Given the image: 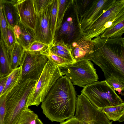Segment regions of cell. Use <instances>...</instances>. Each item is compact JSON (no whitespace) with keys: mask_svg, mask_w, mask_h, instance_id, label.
Returning a JSON list of instances; mask_svg holds the SVG:
<instances>
[{"mask_svg":"<svg viewBox=\"0 0 124 124\" xmlns=\"http://www.w3.org/2000/svg\"><path fill=\"white\" fill-rule=\"evenodd\" d=\"M77 99L73 84L66 76H63L52 87L41 108L50 121L61 123L74 116Z\"/></svg>","mask_w":124,"mask_h":124,"instance_id":"obj_1","label":"cell"},{"mask_svg":"<svg viewBox=\"0 0 124 124\" xmlns=\"http://www.w3.org/2000/svg\"><path fill=\"white\" fill-rule=\"evenodd\" d=\"M92 40L94 45L91 61L101 69L105 80L111 79L124 83V46L99 37Z\"/></svg>","mask_w":124,"mask_h":124,"instance_id":"obj_2","label":"cell"},{"mask_svg":"<svg viewBox=\"0 0 124 124\" xmlns=\"http://www.w3.org/2000/svg\"><path fill=\"white\" fill-rule=\"evenodd\" d=\"M37 81L29 79L21 81L6 95L4 124H17Z\"/></svg>","mask_w":124,"mask_h":124,"instance_id":"obj_3","label":"cell"},{"mask_svg":"<svg viewBox=\"0 0 124 124\" xmlns=\"http://www.w3.org/2000/svg\"><path fill=\"white\" fill-rule=\"evenodd\" d=\"M39 79L28 96L25 107L38 106L58 79L64 75L60 68L48 58Z\"/></svg>","mask_w":124,"mask_h":124,"instance_id":"obj_4","label":"cell"},{"mask_svg":"<svg viewBox=\"0 0 124 124\" xmlns=\"http://www.w3.org/2000/svg\"><path fill=\"white\" fill-rule=\"evenodd\" d=\"M124 20V0H115L109 8L83 32L84 39L92 40L107 29Z\"/></svg>","mask_w":124,"mask_h":124,"instance_id":"obj_5","label":"cell"},{"mask_svg":"<svg viewBox=\"0 0 124 124\" xmlns=\"http://www.w3.org/2000/svg\"><path fill=\"white\" fill-rule=\"evenodd\" d=\"M81 93L100 111L104 108L124 103L105 80L97 81L86 85L83 87Z\"/></svg>","mask_w":124,"mask_h":124,"instance_id":"obj_6","label":"cell"},{"mask_svg":"<svg viewBox=\"0 0 124 124\" xmlns=\"http://www.w3.org/2000/svg\"><path fill=\"white\" fill-rule=\"evenodd\" d=\"M115 0H75L82 33L108 9Z\"/></svg>","mask_w":124,"mask_h":124,"instance_id":"obj_7","label":"cell"},{"mask_svg":"<svg viewBox=\"0 0 124 124\" xmlns=\"http://www.w3.org/2000/svg\"><path fill=\"white\" fill-rule=\"evenodd\" d=\"M60 69L73 85L80 87H84L98 81L99 79L96 69L90 60L76 62Z\"/></svg>","mask_w":124,"mask_h":124,"instance_id":"obj_8","label":"cell"},{"mask_svg":"<svg viewBox=\"0 0 124 124\" xmlns=\"http://www.w3.org/2000/svg\"><path fill=\"white\" fill-rule=\"evenodd\" d=\"M67 16L57 31L60 39L57 41H62L70 46L83 36L79 20V15L75 0H73L68 8Z\"/></svg>","mask_w":124,"mask_h":124,"instance_id":"obj_9","label":"cell"},{"mask_svg":"<svg viewBox=\"0 0 124 124\" xmlns=\"http://www.w3.org/2000/svg\"><path fill=\"white\" fill-rule=\"evenodd\" d=\"M47 56L40 52L25 50L22 62L21 81L28 79L37 80L48 60Z\"/></svg>","mask_w":124,"mask_h":124,"instance_id":"obj_10","label":"cell"},{"mask_svg":"<svg viewBox=\"0 0 124 124\" xmlns=\"http://www.w3.org/2000/svg\"><path fill=\"white\" fill-rule=\"evenodd\" d=\"M74 117L83 124H112L105 115L98 110L87 99L76 105Z\"/></svg>","mask_w":124,"mask_h":124,"instance_id":"obj_11","label":"cell"},{"mask_svg":"<svg viewBox=\"0 0 124 124\" xmlns=\"http://www.w3.org/2000/svg\"><path fill=\"white\" fill-rule=\"evenodd\" d=\"M52 3L38 14L34 31L36 41L50 46L53 43L54 40L49 22Z\"/></svg>","mask_w":124,"mask_h":124,"instance_id":"obj_12","label":"cell"},{"mask_svg":"<svg viewBox=\"0 0 124 124\" xmlns=\"http://www.w3.org/2000/svg\"><path fill=\"white\" fill-rule=\"evenodd\" d=\"M94 44L92 40H86L83 36L70 46L71 54L75 61L91 60L93 56Z\"/></svg>","mask_w":124,"mask_h":124,"instance_id":"obj_13","label":"cell"},{"mask_svg":"<svg viewBox=\"0 0 124 124\" xmlns=\"http://www.w3.org/2000/svg\"><path fill=\"white\" fill-rule=\"evenodd\" d=\"M17 6L20 21L34 31L38 15L34 8L33 0H17Z\"/></svg>","mask_w":124,"mask_h":124,"instance_id":"obj_14","label":"cell"},{"mask_svg":"<svg viewBox=\"0 0 124 124\" xmlns=\"http://www.w3.org/2000/svg\"><path fill=\"white\" fill-rule=\"evenodd\" d=\"M16 42L25 49L36 41L34 31L23 24L20 21L13 27Z\"/></svg>","mask_w":124,"mask_h":124,"instance_id":"obj_15","label":"cell"},{"mask_svg":"<svg viewBox=\"0 0 124 124\" xmlns=\"http://www.w3.org/2000/svg\"><path fill=\"white\" fill-rule=\"evenodd\" d=\"M17 0H1L3 12L8 25L12 28L20 21Z\"/></svg>","mask_w":124,"mask_h":124,"instance_id":"obj_16","label":"cell"},{"mask_svg":"<svg viewBox=\"0 0 124 124\" xmlns=\"http://www.w3.org/2000/svg\"><path fill=\"white\" fill-rule=\"evenodd\" d=\"M9 53L3 40H0V78L7 76L13 71Z\"/></svg>","mask_w":124,"mask_h":124,"instance_id":"obj_17","label":"cell"},{"mask_svg":"<svg viewBox=\"0 0 124 124\" xmlns=\"http://www.w3.org/2000/svg\"><path fill=\"white\" fill-rule=\"evenodd\" d=\"M21 67L20 66L13 70L8 75L1 96L7 95L18 85L21 81Z\"/></svg>","mask_w":124,"mask_h":124,"instance_id":"obj_18","label":"cell"},{"mask_svg":"<svg viewBox=\"0 0 124 124\" xmlns=\"http://www.w3.org/2000/svg\"><path fill=\"white\" fill-rule=\"evenodd\" d=\"M25 49L17 42L9 52L11 67L13 70L19 67L22 62Z\"/></svg>","mask_w":124,"mask_h":124,"instance_id":"obj_19","label":"cell"},{"mask_svg":"<svg viewBox=\"0 0 124 124\" xmlns=\"http://www.w3.org/2000/svg\"><path fill=\"white\" fill-rule=\"evenodd\" d=\"M109 120L118 121L124 115V103L121 104L104 108L101 111Z\"/></svg>","mask_w":124,"mask_h":124,"instance_id":"obj_20","label":"cell"},{"mask_svg":"<svg viewBox=\"0 0 124 124\" xmlns=\"http://www.w3.org/2000/svg\"><path fill=\"white\" fill-rule=\"evenodd\" d=\"M124 32V20L115 26L108 29L99 36L103 39H115L122 38Z\"/></svg>","mask_w":124,"mask_h":124,"instance_id":"obj_21","label":"cell"},{"mask_svg":"<svg viewBox=\"0 0 124 124\" xmlns=\"http://www.w3.org/2000/svg\"><path fill=\"white\" fill-rule=\"evenodd\" d=\"M38 118L36 114L25 107L22 111L17 124H36Z\"/></svg>","mask_w":124,"mask_h":124,"instance_id":"obj_22","label":"cell"},{"mask_svg":"<svg viewBox=\"0 0 124 124\" xmlns=\"http://www.w3.org/2000/svg\"><path fill=\"white\" fill-rule=\"evenodd\" d=\"M59 0H53L49 17L50 28L53 37H54L56 32Z\"/></svg>","mask_w":124,"mask_h":124,"instance_id":"obj_23","label":"cell"},{"mask_svg":"<svg viewBox=\"0 0 124 124\" xmlns=\"http://www.w3.org/2000/svg\"><path fill=\"white\" fill-rule=\"evenodd\" d=\"M72 0H59L56 31L59 29L65 13Z\"/></svg>","mask_w":124,"mask_h":124,"instance_id":"obj_24","label":"cell"},{"mask_svg":"<svg viewBox=\"0 0 124 124\" xmlns=\"http://www.w3.org/2000/svg\"><path fill=\"white\" fill-rule=\"evenodd\" d=\"M50 46L45 43L35 41L33 42L26 51L40 52L48 57Z\"/></svg>","mask_w":124,"mask_h":124,"instance_id":"obj_25","label":"cell"},{"mask_svg":"<svg viewBox=\"0 0 124 124\" xmlns=\"http://www.w3.org/2000/svg\"><path fill=\"white\" fill-rule=\"evenodd\" d=\"M8 26L2 10L1 0H0V31L1 39L7 49V28Z\"/></svg>","mask_w":124,"mask_h":124,"instance_id":"obj_26","label":"cell"},{"mask_svg":"<svg viewBox=\"0 0 124 124\" xmlns=\"http://www.w3.org/2000/svg\"><path fill=\"white\" fill-rule=\"evenodd\" d=\"M48 58L60 68L73 64L70 61L51 52L49 49Z\"/></svg>","mask_w":124,"mask_h":124,"instance_id":"obj_27","label":"cell"},{"mask_svg":"<svg viewBox=\"0 0 124 124\" xmlns=\"http://www.w3.org/2000/svg\"><path fill=\"white\" fill-rule=\"evenodd\" d=\"M7 50L9 52L16 42L15 34L12 27L8 25L7 28Z\"/></svg>","mask_w":124,"mask_h":124,"instance_id":"obj_28","label":"cell"},{"mask_svg":"<svg viewBox=\"0 0 124 124\" xmlns=\"http://www.w3.org/2000/svg\"><path fill=\"white\" fill-rule=\"evenodd\" d=\"M53 0H33L34 8L37 15L46 9Z\"/></svg>","mask_w":124,"mask_h":124,"instance_id":"obj_29","label":"cell"},{"mask_svg":"<svg viewBox=\"0 0 124 124\" xmlns=\"http://www.w3.org/2000/svg\"><path fill=\"white\" fill-rule=\"evenodd\" d=\"M49 49L50 51L52 53L67 60L73 63L76 62L70 53L54 48L50 46Z\"/></svg>","mask_w":124,"mask_h":124,"instance_id":"obj_30","label":"cell"},{"mask_svg":"<svg viewBox=\"0 0 124 124\" xmlns=\"http://www.w3.org/2000/svg\"><path fill=\"white\" fill-rule=\"evenodd\" d=\"M105 81L113 90L117 91L119 94H122L124 89V83L111 79Z\"/></svg>","mask_w":124,"mask_h":124,"instance_id":"obj_31","label":"cell"},{"mask_svg":"<svg viewBox=\"0 0 124 124\" xmlns=\"http://www.w3.org/2000/svg\"><path fill=\"white\" fill-rule=\"evenodd\" d=\"M6 95H2L0 97V124H4L6 111L5 100Z\"/></svg>","mask_w":124,"mask_h":124,"instance_id":"obj_32","label":"cell"},{"mask_svg":"<svg viewBox=\"0 0 124 124\" xmlns=\"http://www.w3.org/2000/svg\"><path fill=\"white\" fill-rule=\"evenodd\" d=\"M60 124H83L74 116L60 123Z\"/></svg>","mask_w":124,"mask_h":124,"instance_id":"obj_33","label":"cell"},{"mask_svg":"<svg viewBox=\"0 0 124 124\" xmlns=\"http://www.w3.org/2000/svg\"><path fill=\"white\" fill-rule=\"evenodd\" d=\"M9 75L0 78V97L1 95Z\"/></svg>","mask_w":124,"mask_h":124,"instance_id":"obj_34","label":"cell"},{"mask_svg":"<svg viewBox=\"0 0 124 124\" xmlns=\"http://www.w3.org/2000/svg\"><path fill=\"white\" fill-rule=\"evenodd\" d=\"M36 124H44L41 121L39 118L38 119Z\"/></svg>","mask_w":124,"mask_h":124,"instance_id":"obj_35","label":"cell"},{"mask_svg":"<svg viewBox=\"0 0 124 124\" xmlns=\"http://www.w3.org/2000/svg\"><path fill=\"white\" fill-rule=\"evenodd\" d=\"M124 116H122L118 121L119 122H121L124 121Z\"/></svg>","mask_w":124,"mask_h":124,"instance_id":"obj_36","label":"cell"},{"mask_svg":"<svg viewBox=\"0 0 124 124\" xmlns=\"http://www.w3.org/2000/svg\"><path fill=\"white\" fill-rule=\"evenodd\" d=\"M1 39V34L0 32V40Z\"/></svg>","mask_w":124,"mask_h":124,"instance_id":"obj_37","label":"cell"}]
</instances>
